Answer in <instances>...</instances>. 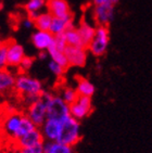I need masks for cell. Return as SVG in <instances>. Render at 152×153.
<instances>
[{
  "instance_id": "6da1fadb",
  "label": "cell",
  "mask_w": 152,
  "mask_h": 153,
  "mask_svg": "<svg viewBox=\"0 0 152 153\" xmlns=\"http://www.w3.org/2000/svg\"><path fill=\"white\" fill-rule=\"evenodd\" d=\"M42 84L34 77L27 74H18L15 77L13 96L20 103H25V109L28 104L37 100L39 96L44 92Z\"/></svg>"
},
{
  "instance_id": "7a4b0ae2",
  "label": "cell",
  "mask_w": 152,
  "mask_h": 153,
  "mask_svg": "<svg viewBox=\"0 0 152 153\" xmlns=\"http://www.w3.org/2000/svg\"><path fill=\"white\" fill-rule=\"evenodd\" d=\"M51 97H52L51 92L44 91L37 100L28 104L26 109L24 110L25 114L28 116L29 120L39 128L42 126V124L47 120V106Z\"/></svg>"
},
{
  "instance_id": "3957f363",
  "label": "cell",
  "mask_w": 152,
  "mask_h": 153,
  "mask_svg": "<svg viewBox=\"0 0 152 153\" xmlns=\"http://www.w3.org/2000/svg\"><path fill=\"white\" fill-rule=\"evenodd\" d=\"M80 140V125L73 116H66L61 121V131L58 142L70 147H75Z\"/></svg>"
},
{
  "instance_id": "277c9868",
  "label": "cell",
  "mask_w": 152,
  "mask_h": 153,
  "mask_svg": "<svg viewBox=\"0 0 152 153\" xmlns=\"http://www.w3.org/2000/svg\"><path fill=\"white\" fill-rule=\"evenodd\" d=\"M109 41H110V33L108 26H97L96 34L88 46L87 50L90 51L94 56H101L108 49Z\"/></svg>"
},
{
  "instance_id": "5b68a950",
  "label": "cell",
  "mask_w": 152,
  "mask_h": 153,
  "mask_svg": "<svg viewBox=\"0 0 152 153\" xmlns=\"http://www.w3.org/2000/svg\"><path fill=\"white\" fill-rule=\"evenodd\" d=\"M69 115H70V105L59 94H52L50 101L48 102L47 118L62 121Z\"/></svg>"
},
{
  "instance_id": "8992f818",
  "label": "cell",
  "mask_w": 152,
  "mask_h": 153,
  "mask_svg": "<svg viewBox=\"0 0 152 153\" xmlns=\"http://www.w3.org/2000/svg\"><path fill=\"white\" fill-rule=\"evenodd\" d=\"M91 111H92V104H91L90 97L78 94L76 100L70 104V115L76 118L77 121L87 117L91 113Z\"/></svg>"
},
{
  "instance_id": "52a82bcc",
  "label": "cell",
  "mask_w": 152,
  "mask_h": 153,
  "mask_svg": "<svg viewBox=\"0 0 152 153\" xmlns=\"http://www.w3.org/2000/svg\"><path fill=\"white\" fill-rule=\"evenodd\" d=\"M23 47L13 39H8L7 46V68H19L25 59Z\"/></svg>"
},
{
  "instance_id": "ba28073f",
  "label": "cell",
  "mask_w": 152,
  "mask_h": 153,
  "mask_svg": "<svg viewBox=\"0 0 152 153\" xmlns=\"http://www.w3.org/2000/svg\"><path fill=\"white\" fill-rule=\"evenodd\" d=\"M92 18L98 26H109L114 18V3L94 6Z\"/></svg>"
},
{
  "instance_id": "9c48e42d",
  "label": "cell",
  "mask_w": 152,
  "mask_h": 153,
  "mask_svg": "<svg viewBox=\"0 0 152 153\" xmlns=\"http://www.w3.org/2000/svg\"><path fill=\"white\" fill-rule=\"evenodd\" d=\"M45 143V138L44 135L41 133V130L39 127L33 129L32 131H29L28 134H26L25 136H23L21 139H19L18 141H15L14 146L16 148V150H23L25 148L34 147L37 144Z\"/></svg>"
},
{
  "instance_id": "30bf717a",
  "label": "cell",
  "mask_w": 152,
  "mask_h": 153,
  "mask_svg": "<svg viewBox=\"0 0 152 153\" xmlns=\"http://www.w3.org/2000/svg\"><path fill=\"white\" fill-rule=\"evenodd\" d=\"M87 49L83 47L66 46L64 50L70 66H84L87 61Z\"/></svg>"
},
{
  "instance_id": "8fae6325",
  "label": "cell",
  "mask_w": 152,
  "mask_h": 153,
  "mask_svg": "<svg viewBox=\"0 0 152 153\" xmlns=\"http://www.w3.org/2000/svg\"><path fill=\"white\" fill-rule=\"evenodd\" d=\"M47 11L53 18H70L73 16L66 0H47Z\"/></svg>"
},
{
  "instance_id": "7c38bea8",
  "label": "cell",
  "mask_w": 152,
  "mask_h": 153,
  "mask_svg": "<svg viewBox=\"0 0 152 153\" xmlns=\"http://www.w3.org/2000/svg\"><path fill=\"white\" fill-rule=\"evenodd\" d=\"M32 42L39 51H48L54 42V36L49 30H37L33 34Z\"/></svg>"
},
{
  "instance_id": "4fadbf2b",
  "label": "cell",
  "mask_w": 152,
  "mask_h": 153,
  "mask_svg": "<svg viewBox=\"0 0 152 153\" xmlns=\"http://www.w3.org/2000/svg\"><path fill=\"white\" fill-rule=\"evenodd\" d=\"M40 130L44 135L45 140L58 141L60 131H61V121L53 120V118H47L42 124V126L40 127Z\"/></svg>"
},
{
  "instance_id": "5bb4252c",
  "label": "cell",
  "mask_w": 152,
  "mask_h": 153,
  "mask_svg": "<svg viewBox=\"0 0 152 153\" xmlns=\"http://www.w3.org/2000/svg\"><path fill=\"white\" fill-rule=\"evenodd\" d=\"M16 75L7 68H0V97L13 94Z\"/></svg>"
},
{
  "instance_id": "9a60e30c",
  "label": "cell",
  "mask_w": 152,
  "mask_h": 153,
  "mask_svg": "<svg viewBox=\"0 0 152 153\" xmlns=\"http://www.w3.org/2000/svg\"><path fill=\"white\" fill-rule=\"evenodd\" d=\"M73 26V16L70 18H52L49 32L53 36H59L64 34L67 28Z\"/></svg>"
},
{
  "instance_id": "2e32d148",
  "label": "cell",
  "mask_w": 152,
  "mask_h": 153,
  "mask_svg": "<svg viewBox=\"0 0 152 153\" xmlns=\"http://www.w3.org/2000/svg\"><path fill=\"white\" fill-rule=\"evenodd\" d=\"M77 30H78L79 35H80L84 47L87 49L89 44L94 38L95 34H96V27L90 25L85 19H82V21L79 22V26L77 27Z\"/></svg>"
},
{
  "instance_id": "e0dca14e",
  "label": "cell",
  "mask_w": 152,
  "mask_h": 153,
  "mask_svg": "<svg viewBox=\"0 0 152 153\" xmlns=\"http://www.w3.org/2000/svg\"><path fill=\"white\" fill-rule=\"evenodd\" d=\"M76 91L79 96L90 97L95 94V86L87 78L82 76H76Z\"/></svg>"
},
{
  "instance_id": "ac0fdd59",
  "label": "cell",
  "mask_w": 152,
  "mask_h": 153,
  "mask_svg": "<svg viewBox=\"0 0 152 153\" xmlns=\"http://www.w3.org/2000/svg\"><path fill=\"white\" fill-rule=\"evenodd\" d=\"M46 3L47 0H28L24 4V10L27 13V16L31 20H34L39 13H41V9L46 6Z\"/></svg>"
},
{
  "instance_id": "d6986e66",
  "label": "cell",
  "mask_w": 152,
  "mask_h": 153,
  "mask_svg": "<svg viewBox=\"0 0 152 153\" xmlns=\"http://www.w3.org/2000/svg\"><path fill=\"white\" fill-rule=\"evenodd\" d=\"M65 38V41H66L67 46H74V47H84L83 45L82 38H80V35H79L78 30L77 28L74 26H71L70 28H67L65 30V33L63 34Z\"/></svg>"
},
{
  "instance_id": "ffe728a7",
  "label": "cell",
  "mask_w": 152,
  "mask_h": 153,
  "mask_svg": "<svg viewBox=\"0 0 152 153\" xmlns=\"http://www.w3.org/2000/svg\"><path fill=\"white\" fill-rule=\"evenodd\" d=\"M52 18L53 16L48 11L41 12L33 20L34 26L37 28V30H49L51 22H52Z\"/></svg>"
},
{
  "instance_id": "44dd1931",
  "label": "cell",
  "mask_w": 152,
  "mask_h": 153,
  "mask_svg": "<svg viewBox=\"0 0 152 153\" xmlns=\"http://www.w3.org/2000/svg\"><path fill=\"white\" fill-rule=\"evenodd\" d=\"M45 153H74L73 147L65 146L58 141H48L45 143Z\"/></svg>"
},
{
  "instance_id": "7402d4cb",
  "label": "cell",
  "mask_w": 152,
  "mask_h": 153,
  "mask_svg": "<svg viewBox=\"0 0 152 153\" xmlns=\"http://www.w3.org/2000/svg\"><path fill=\"white\" fill-rule=\"evenodd\" d=\"M60 86L58 89V94L60 97L65 101V102L70 105L71 103H73L74 101L76 100V98L78 97V94L76 91V89L74 88H71L69 86H65V85H58Z\"/></svg>"
},
{
  "instance_id": "603a6c76",
  "label": "cell",
  "mask_w": 152,
  "mask_h": 153,
  "mask_svg": "<svg viewBox=\"0 0 152 153\" xmlns=\"http://www.w3.org/2000/svg\"><path fill=\"white\" fill-rule=\"evenodd\" d=\"M48 54H49V56L51 58L52 61H54L56 63H58V64H60L61 66H63L65 70L70 68V64H69V61H67V59H66V56H65L64 51L58 50V49H56L54 47L51 46V48L48 50Z\"/></svg>"
},
{
  "instance_id": "cb8c5ba5",
  "label": "cell",
  "mask_w": 152,
  "mask_h": 153,
  "mask_svg": "<svg viewBox=\"0 0 152 153\" xmlns=\"http://www.w3.org/2000/svg\"><path fill=\"white\" fill-rule=\"evenodd\" d=\"M49 68H50V71L52 72L56 76H58L59 78H62V76H63V74L65 73V70L63 66H61L60 64H58V63H56L54 61H51L49 62Z\"/></svg>"
},
{
  "instance_id": "d4e9b609",
  "label": "cell",
  "mask_w": 152,
  "mask_h": 153,
  "mask_svg": "<svg viewBox=\"0 0 152 153\" xmlns=\"http://www.w3.org/2000/svg\"><path fill=\"white\" fill-rule=\"evenodd\" d=\"M33 63H34V59L33 58H29V56H25V59L23 60V62L21 63V65L19 66V72L18 74H23L26 73L29 68H32Z\"/></svg>"
},
{
  "instance_id": "484cf974",
  "label": "cell",
  "mask_w": 152,
  "mask_h": 153,
  "mask_svg": "<svg viewBox=\"0 0 152 153\" xmlns=\"http://www.w3.org/2000/svg\"><path fill=\"white\" fill-rule=\"evenodd\" d=\"M45 143L37 144V146H34V147L25 148V149L20 151L22 153H45Z\"/></svg>"
},
{
  "instance_id": "4316f807",
  "label": "cell",
  "mask_w": 152,
  "mask_h": 153,
  "mask_svg": "<svg viewBox=\"0 0 152 153\" xmlns=\"http://www.w3.org/2000/svg\"><path fill=\"white\" fill-rule=\"evenodd\" d=\"M7 46H8V40L6 46L0 49V68H7Z\"/></svg>"
},
{
  "instance_id": "83f0119b",
  "label": "cell",
  "mask_w": 152,
  "mask_h": 153,
  "mask_svg": "<svg viewBox=\"0 0 152 153\" xmlns=\"http://www.w3.org/2000/svg\"><path fill=\"white\" fill-rule=\"evenodd\" d=\"M107 3H113L112 0H92V4L94 6H102Z\"/></svg>"
},
{
  "instance_id": "f1b7e54d",
  "label": "cell",
  "mask_w": 152,
  "mask_h": 153,
  "mask_svg": "<svg viewBox=\"0 0 152 153\" xmlns=\"http://www.w3.org/2000/svg\"><path fill=\"white\" fill-rule=\"evenodd\" d=\"M7 103L6 101H0V116L2 115V113L4 112V109H6L7 106Z\"/></svg>"
},
{
  "instance_id": "f546056e",
  "label": "cell",
  "mask_w": 152,
  "mask_h": 153,
  "mask_svg": "<svg viewBox=\"0 0 152 153\" xmlns=\"http://www.w3.org/2000/svg\"><path fill=\"white\" fill-rule=\"evenodd\" d=\"M112 2H113L114 4H115V3H116V2H118V0H112Z\"/></svg>"
},
{
  "instance_id": "4dcf8cb0",
  "label": "cell",
  "mask_w": 152,
  "mask_h": 153,
  "mask_svg": "<svg viewBox=\"0 0 152 153\" xmlns=\"http://www.w3.org/2000/svg\"><path fill=\"white\" fill-rule=\"evenodd\" d=\"M16 153H22V152H21V151H16Z\"/></svg>"
}]
</instances>
